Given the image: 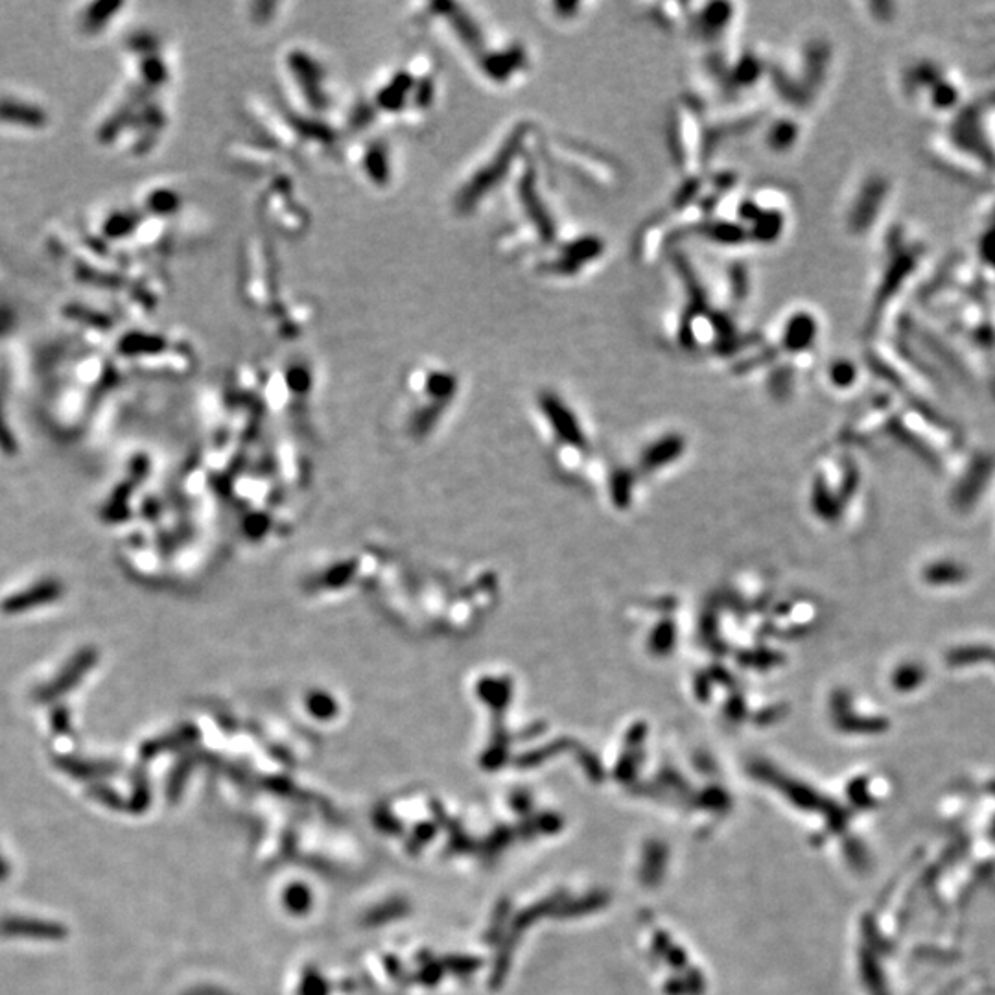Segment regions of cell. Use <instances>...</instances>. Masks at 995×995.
Segmentation results:
<instances>
[{
    "label": "cell",
    "mask_w": 995,
    "mask_h": 995,
    "mask_svg": "<svg viewBox=\"0 0 995 995\" xmlns=\"http://www.w3.org/2000/svg\"><path fill=\"white\" fill-rule=\"evenodd\" d=\"M52 124L48 107L32 94L0 91V129L10 133H43Z\"/></svg>",
    "instance_id": "6da1fadb"
},
{
    "label": "cell",
    "mask_w": 995,
    "mask_h": 995,
    "mask_svg": "<svg viewBox=\"0 0 995 995\" xmlns=\"http://www.w3.org/2000/svg\"><path fill=\"white\" fill-rule=\"evenodd\" d=\"M673 131H675L673 146H675V153H677V161L684 172H691V170L695 172L697 166L701 164L699 161H701L703 150L699 148L701 146V129L697 126L695 117L691 118L690 111H686V109L677 111Z\"/></svg>",
    "instance_id": "277c9868"
},
{
    "label": "cell",
    "mask_w": 995,
    "mask_h": 995,
    "mask_svg": "<svg viewBox=\"0 0 995 995\" xmlns=\"http://www.w3.org/2000/svg\"><path fill=\"white\" fill-rule=\"evenodd\" d=\"M734 10H736V6H732V4H706L701 12L693 15V21H695L693 28L706 41L719 39V37L725 36L730 24L734 23V19H736Z\"/></svg>",
    "instance_id": "5b68a950"
},
{
    "label": "cell",
    "mask_w": 995,
    "mask_h": 995,
    "mask_svg": "<svg viewBox=\"0 0 995 995\" xmlns=\"http://www.w3.org/2000/svg\"><path fill=\"white\" fill-rule=\"evenodd\" d=\"M798 137H800V128L796 124L795 120L791 118H780L776 120L773 126L767 131V137H765V144L776 153H785L789 150H793L796 144H798Z\"/></svg>",
    "instance_id": "8992f818"
},
{
    "label": "cell",
    "mask_w": 995,
    "mask_h": 995,
    "mask_svg": "<svg viewBox=\"0 0 995 995\" xmlns=\"http://www.w3.org/2000/svg\"><path fill=\"white\" fill-rule=\"evenodd\" d=\"M126 10L124 2H91L83 4L78 12L72 15L74 32L82 39H100L111 32L118 23L122 12Z\"/></svg>",
    "instance_id": "7a4b0ae2"
},
{
    "label": "cell",
    "mask_w": 995,
    "mask_h": 995,
    "mask_svg": "<svg viewBox=\"0 0 995 995\" xmlns=\"http://www.w3.org/2000/svg\"><path fill=\"white\" fill-rule=\"evenodd\" d=\"M819 334V317L806 308H800L785 317L784 323H780L778 340L787 351L802 352L809 347L813 349V345L819 340Z\"/></svg>",
    "instance_id": "3957f363"
}]
</instances>
